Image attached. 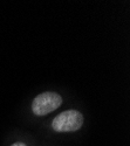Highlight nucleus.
<instances>
[{
    "instance_id": "obj_2",
    "label": "nucleus",
    "mask_w": 130,
    "mask_h": 146,
    "mask_svg": "<svg viewBox=\"0 0 130 146\" xmlns=\"http://www.w3.org/2000/svg\"><path fill=\"white\" fill-rule=\"evenodd\" d=\"M62 98L55 92H43L34 98L32 103V111L37 116H45L53 112L61 105Z\"/></svg>"
},
{
    "instance_id": "obj_1",
    "label": "nucleus",
    "mask_w": 130,
    "mask_h": 146,
    "mask_svg": "<svg viewBox=\"0 0 130 146\" xmlns=\"http://www.w3.org/2000/svg\"><path fill=\"white\" fill-rule=\"evenodd\" d=\"M83 124V116L76 110H67L53 119L52 126L57 132H72L79 130Z\"/></svg>"
},
{
    "instance_id": "obj_3",
    "label": "nucleus",
    "mask_w": 130,
    "mask_h": 146,
    "mask_svg": "<svg viewBox=\"0 0 130 146\" xmlns=\"http://www.w3.org/2000/svg\"><path fill=\"white\" fill-rule=\"evenodd\" d=\"M12 146H27V145L23 144V143H15V144H13Z\"/></svg>"
}]
</instances>
